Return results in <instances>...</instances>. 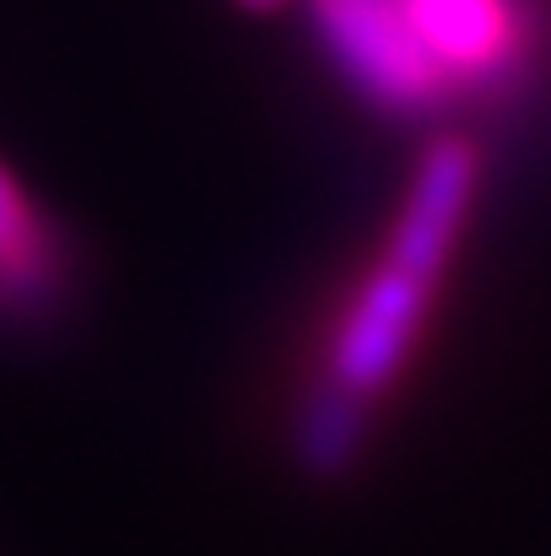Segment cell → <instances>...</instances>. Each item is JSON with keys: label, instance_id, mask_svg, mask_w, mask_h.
<instances>
[{"label": "cell", "instance_id": "6da1fadb", "mask_svg": "<svg viewBox=\"0 0 551 556\" xmlns=\"http://www.w3.org/2000/svg\"><path fill=\"white\" fill-rule=\"evenodd\" d=\"M471 194H476V147L454 141V136L433 141L405 189V205H400V222L389 232L378 270L363 281L352 314L336 330L330 372H325L336 389L373 400L411 357L416 330L433 303V287H438V276L454 254V238L465 227Z\"/></svg>", "mask_w": 551, "mask_h": 556}, {"label": "cell", "instance_id": "7a4b0ae2", "mask_svg": "<svg viewBox=\"0 0 551 556\" xmlns=\"http://www.w3.org/2000/svg\"><path fill=\"white\" fill-rule=\"evenodd\" d=\"M314 27L347 81L395 119H422L443 103L449 76L416 38L400 0H314Z\"/></svg>", "mask_w": 551, "mask_h": 556}, {"label": "cell", "instance_id": "3957f363", "mask_svg": "<svg viewBox=\"0 0 551 556\" xmlns=\"http://www.w3.org/2000/svg\"><path fill=\"white\" fill-rule=\"evenodd\" d=\"M60 287H65V260H60L54 227L0 168V314L38 319L54 308Z\"/></svg>", "mask_w": 551, "mask_h": 556}, {"label": "cell", "instance_id": "277c9868", "mask_svg": "<svg viewBox=\"0 0 551 556\" xmlns=\"http://www.w3.org/2000/svg\"><path fill=\"white\" fill-rule=\"evenodd\" d=\"M400 5L449 81L454 76L481 81L514 49V16L503 0H400Z\"/></svg>", "mask_w": 551, "mask_h": 556}, {"label": "cell", "instance_id": "5b68a950", "mask_svg": "<svg viewBox=\"0 0 551 556\" xmlns=\"http://www.w3.org/2000/svg\"><path fill=\"white\" fill-rule=\"evenodd\" d=\"M363 438H367V400L336 389L330 378L298 405L292 448H298V465L309 476H341V470H352V459L363 454Z\"/></svg>", "mask_w": 551, "mask_h": 556}, {"label": "cell", "instance_id": "8992f818", "mask_svg": "<svg viewBox=\"0 0 551 556\" xmlns=\"http://www.w3.org/2000/svg\"><path fill=\"white\" fill-rule=\"evenodd\" d=\"M238 5H249V11H265V5H276V0H238Z\"/></svg>", "mask_w": 551, "mask_h": 556}]
</instances>
